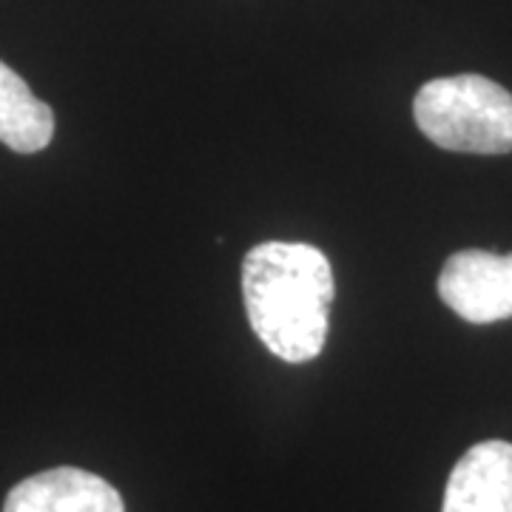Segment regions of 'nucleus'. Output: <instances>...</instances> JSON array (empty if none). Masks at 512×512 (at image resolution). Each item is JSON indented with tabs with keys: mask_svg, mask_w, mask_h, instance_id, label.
I'll return each mask as SVG.
<instances>
[{
	"mask_svg": "<svg viewBox=\"0 0 512 512\" xmlns=\"http://www.w3.org/2000/svg\"><path fill=\"white\" fill-rule=\"evenodd\" d=\"M242 296L256 339L282 362L316 359L336 296L330 259L308 242H262L242 262Z\"/></svg>",
	"mask_w": 512,
	"mask_h": 512,
	"instance_id": "1",
	"label": "nucleus"
},
{
	"mask_svg": "<svg viewBox=\"0 0 512 512\" xmlns=\"http://www.w3.org/2000/svg\"><path fill=\"white\" fill-rule=\"evenodd\" d=\"M3 512H126V507L106 478L77 467H55L15 484Z\"/></svg>",
	"mask_w": 512,
	"mask_h": 512,
	"instance_id": "4",
	"label": "nucleus"
},
{
	"mask_svg": "<svg viewBox=\"0 0 512 512\" xmlns=\"http://www.w3.org/2000/svg\"><path fill=\"white\" fill-rule=\"evenodd\" d=\"M441 512H512L510 441H481L458 458Z\"/></svg>",
	"mask_w": 512,
	"mask_h": 512,
	"instance_id": "5",
	"label": "nucleus"
},
{
	"mask_svg": "<svg viewBox=\"0 0 512 512\" xmlns=\"http://www.w3.org/2000/svg\"><path fill=\"white\" fill-rule=\"evenodd\" d=\"M421 134L447 151L510 154L512 94L481 74H453L424 83L413 103Z\"/></svg>",
	"mask_w": 512,
	"mask_h": 512,
	"instance_id": "2",
	"label": "nucleus"
},
{
	"mask_svg": "<svg viewBox=\"0 0 512 512\" xmlns=\"http://www.w3.org/2000/svg\"><path fill=\"white\" fill-rule=\"evenodd\" d=\"M55 137V114L26 80L0 60V143L18 154H37Z\"/></svg>",
	"mask_w": 512,
	"mask_h": 512,
	"instance_id": "6",
	"label": "nucleus"
},
{
	"mask_svg": "<svg viewBox=\"0 0 512 512\" xmlns=\"http://www.w3.org/2000/svg\"><path fill=\"white\" fill-rule=\"evenodd\" d=\"M439 296L473 325L512 319V254L458 251L441 268Z\"/></svg>",
	"mask_w": 512,
	"mask_h": 512,
	"instance_id": "3",
	"label": "nucleus"
}]
</instances>
